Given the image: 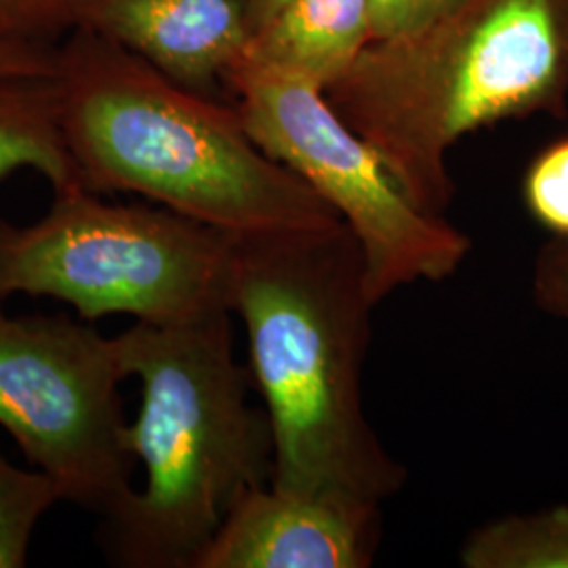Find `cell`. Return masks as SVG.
Segmentation results:
<instances>
[{
	"instance_id": "1",
	"label": "cell",
	"mask_w": 568,
	"mask_h": 568,
	"mask_svg": "<svg viewBox=\"0 0 568 568\" xmlns=\"http://www.w3.org/2000/svg\"><path fill=\"white\" fill-rule=\"evenodd\" d=\"M232 314L272 429L270 485L382 506L406 469L366 419L365 253L344 224L234 236Z\"/></svg>"
},
{
	"instance_id": "2",
	"label": "cell",
	"mask_w": 568,
	"mask_h": 568,
	"mask_svg": "<svg viewBox=\"0 0 568 568\" xmlns=\"http://www.w3.org/2000/svg\"><path fill=\"white\" fill-rule=\"evenodd\" d=\"M55 81L87 190L138 194L230 236L342 222L251 140L234 103L185 89L114 42L68 30Z\"/></svg>"
},
{
	"instance_id": "3",
	"label": "cell",
	"mask_w": 568,
	"mask_h": 568,
	"mask_svg": "<svg viewBox=\"0 0 568 568\" xmlns=\"http://www.w3.org/2000/svg\"><path fill=\"white\" fill-rule=\"evenodd\" d=\"M325 93L406 196L445 217L455 143L497 122L562 114L568 0H462L413 34L368 42Z\"/></svg>"
},
{
	"instance_id": "4",
	"label": "cell",
	"mask_w": 568,
	"mask_h": 568,
	"mask_svg": "<svg viewBox=\"0 0 568 568\" xmlns=\"http://www.w3.org/2000/svg\"><path fill=\"white\" fill-rule=\"evenodd\" d=\"M230 316L135 323L116 337L124 375L142 384L124 445L143 466V487L102 516V546L119 567L196 568L232 508L272 478V429L251 405Z\"/></svg>"
},
{
	"instance_id": "5",
	"label": "cell",
	"mask_w": 568,
	"mask_h": 568,
	"mask_svg": "<svg viewBox=\"0 0 568 568\" xmlns=\"http://www.w3.org/2000/svg\"><path fill=\"white\" fill-rule=\"evenodd\" d=\"M234 236L159 204L55 194L34 224L0 220V297H53L84 321L180 325L232 312Z\"/></svg>"
},
{
	"instance_id": "6",
	"label": "cell",
	"mask_w": 568,
	"mask_h": 568,
	"mask_svg": "<svg viewBox=\"0 0 568 568\" xmlns=\"http://www.w3.org/2000/svg\"><path fill=\"white\" fill-rule=\"evenodd\" d=\"M224 87L251 140L300 175L352 230L377 304L406 284L443 283L457 274L471 239L406 196L321 87L243 60L227 70Z\"/></svg>"
},
{
	"instance_id": "7",
	"label": "cell",
	"mask_w": 568,
	"mask_h": 568,
	"mask_svg": "<svg viewBox=\"0 0 568 568\" xmlns=\"http://www.w3.org/2000/svg\"><path fill=\"white\" fill-rule=\"evenodd\" d=\"M116 337L65 316L0 312V427L70 501L100 516L131 490Z\"/></svg>"
},
{
	"instance_id": "8",
	"label": "cell",
	"mask_w": 568,
	"mask_h": 568,
	"mask_svg": "<svg viewBox=\"0 0 568 568\" xmlns=\"http://www.w3.org/2000/svg\"><path fill=\"white\" fill-rule=\"evenodd\" d=\"M382 506L264 485L232 508L196 568H366Z\"/></svg>"
},
{
	"instance_id": "9",
	"label": "cell",
	"mask_w": 568,
	"mask_h": 568,
	"mask_svg": "<svg viewBox=\"0 0 568 568\" xmlns=\"http://www.w3.org/2000/svg\"><path fill=\"white\" fill-rule=\"evenodd\" d=\"M68 30H87L171 81L220 100L253 39V0H60Z\"/></svg>"
},
{
	"instance_id": "10",
	"label": "cell",
	"mask_w": 568,
	"mask_h": 568,
	"mask_svg": "<svg viewBox=\"0 0 568 568\" xmlns=\"http://www.w3.org/2000/svg\"><path fill=\"white\" fill-rule=\"evenodd\" d=\"M371 41L366 0H286L253 34L241 60L326 91Z\"/></svg>"
},
{
	"instance_id": "11",
	"label": "cell",
	"mask_w": 568,
	"mask_h": 568,
	"mask_svg": "<svg viewBox=\"0 0 568 568\" xmlns=\"http://www.w3.org/2000/svg\"><path fill=\"white\" fill-rule=\"evenodd\" d=\"M39 171L55 194L87 187L63 129L55 77L0 79V180Z\"/></svg>"
},
{
	"instance_id": "12",
	"label": "cell",
	"mask_w": 568,
	"mask_h": 568,
	"mask_svg": "<svg viewBox=\"0 0 568 568\" xmlns=\"http://www.w3.org/2000/svg\"><path fill=\"white\" fill-rule=\"evenodd\" d=\"M466 568H568V506L511 514L469 532Z\"/></svg>"
},
{
	"instance_id": "13",
	"label": "cell",
	"mask_w": 568,
	"mask_h": 568,
	"mask_svg": "<svg viewBox=\"0 0 568 568\" xmlns=\"http://www.w3.org/2000/svg\"><path fill=\"white\" fill-rule=\"evenodd\" d=\"M58 501L60 490L44 471L11 464L0 448V568L26 567L32 535Z\"/></svg>"
},
{
	"instance_id": "14",
	"label": "cell",
	"mask_w": 568,
	"mask_h": 568,
	"mask_svg": "<svg viewBox=\"0 0 568 568\" xmlns=\"http://www.w3.org/2000/svg\"><path fill=\"white\" fill-rule=\"evenodd\" d=\"M523 199L537 224L554 239H568V138L548 145L530 163Z\"/></svg>"
},
{
	"instance_id": "15",
	"label": "cell",
	"mask_w": 568,
	"mask_h": 568,
	"mask_svg": "<svg viewBox=\"0 0 568 568\" xmlns=\"http://www.w3.org/2000/svg\"><path fill=\"white\" fill-rule=\"evenodd\" d=\"M462 0H366L371 39L389 41L445 18Z\"/></svg>"
},
{
	"instance_id": "16",
	"label": "cell",
	"mask_w": 568,
	"mask_h": 568,
	"mask_svg": "<svg viewBox=\"0 0 568 568\" xmlns=\"http://www.w3.org/2000/svg\"><path fill=\"white\" fill-rule=\"evenodd\" d=\"M65 32L60 0H0V37L49 42Z\"/></svg>"
},
{
	"instance_id": "17",
	"label": "cell",
	"mask_w": 568,
	"mask_h": 568,
	"mask_svg": "<svg viewBox=\"0 0 568 568\" xmlns=\"http://www.w3.org/2000/svg\"><path fill=\"white\" fill-rule=\"evenodd\" d=\"M532 297L544 312L568 321V239H554L539 251Z\"/></svg>"
},
{
	"instance_id": "18",
	"label": "cell",
	"mask_w": 568,
	"mask_h": 568,
	"mask_svg": "<svg viewBox=\"0 0 568 568\" xmlns=\"http://www.w3.org/2000/svg\"><path fill=\"white\" fill-rule=\"evenodd\" d=\"M58 47L51 42L0 37V79L55 77Z\"/></svg>"
},
{
	"instance_id": "19",
	"label": "cell",
	"mask_w": 568,
	"mask_h": 568,
	"mask_svg": "<svg viewBox=\"0 0 568 568\" xmlns=\"http://www.w3.org/2000/svg\"><path fill=\"white\" fill-rule=\"evenodd\" d=\"M286 0H253V23H255V32L270 20ZM253 32V34H255Z\"/></svg>"
}]
</instances>
